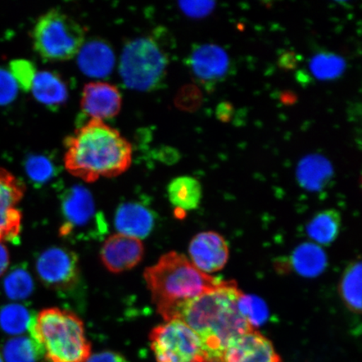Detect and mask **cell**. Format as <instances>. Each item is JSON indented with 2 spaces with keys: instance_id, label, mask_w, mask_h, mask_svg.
<instances>
[{
  "instance_id": "cell-6",
  "label": "cell",
  "mask_w": 362,
  "mask_h": 362,
  "mask_svg": "<svg viewBox=\"0 0 362 362\" xmlns=\"http://www.w3.org/2000/svg\"><path fill=\"white\" fill-rule=\"evenodd\" d=\"M35 51L45 60H70L85 43V30L78 22L57 10L45 13L33 30Z\"/></svg>"
},
{
  "instance_id": "cell-24",
  "label": "cell",
  "mask_w": 362,
  "mask_h": 362,
  "mask_svg": "<svg viewBox=\"0 0 362 362\" xmlns=\"http://www.w3.org/2000/svg\"><path fill=\"white\" fill-rule=\"evenodd\" d=\"M346 62L341 57L332 53L317 54L311 59L310 68L317 79L334 80L346 70Z\"/></svg>"
},
{
  "instance_id": "cell-22",
  "label": "cell",
  "mask_w": 362,
  "mask_h": 362,
  "mask_svg": "<svg viewBox=\"0 0 362 362\" xmlns=\"http://www.w3.org/2000/svg\"><path fill=\"white\" fill-rule=\"evenodd\" d=\"M341 228V214L337 210L320 211L306 226L308 236L317 245L328 246L336 241Z\"/></svg>"
},
{
  "instance_id": "cell-23",
  "label": "cell",
  "mask_w": 362,
  "mask_h": 362,
  "mask_svg": "<svg viewBox=\"0 0 362 362\" xmlns=\"http://www.w3.org/2000/svg\"><path fill=\"white\" fill-rule=\"evenodd\" d=\"M361 262L356 261L344 272L339 291L344 304L352 313L361 312Z\"/></svg>"
},
{
  "instance_id": "cell-38",
  "label": "cell",
  "mask_w": 362,
  "mask_h": 362,
  "mask_svg": "<svg viewBox=\"0 0 362 362\" xmlns=\"http://www.w3.org/2000/svg\"><path fill=\"white\" fill-rule=\"evenodd\" d=\"M0 362H4L1 353H0Z\"/></svg>"
},
{
  "instance_id": "cell-36",
  "label": "cell",
  "mask_w": 362,
  "mask_h": 362,
  "mask_svg": "<svg viewBox=\"0 0 362 362\" xmlns=\"http://www.w3.org/2000/svg\"><path fill=\"white\" fill-rule=\"evenodd\" d=\"M8 265H10V253L4 243H0V276L6 273Z\"/></svg>"
},
{
  "instance_id": "cell-3",
  "label": "cell",
  "mask_w": 362,
  "mask_h": 362,
  "mask_svg": "<svg viewBox=\"0 0 362 362\" xmlns=\"http://www.w3.org/2000/svg\"><path fill=\"white\" fill-rule=\"evenodd\" d=\"M144 276L158 314L165 321L179 305L228 283L202 273L177 252L163 255Z\"/></svg>"
},
{
  "instance_id": "cell-25",
  "label": "cell",
  "mask_w": 362,
  "mask_h": 362,
  "mask_svg": "<svg viewBox=\"0 0 362 362\" xmlns=\"http://www.w3.org/2000/svg\"><path fill=\"white\" fill-rule=\"evenodd\" d=\"M30 320L29 311L21 305H8L0 311V327L12 336L24 333L29 328Z\"/></svg>"
},
{
  "instance_id": "cell-10",
  "label": "cell",
  "mask_w": 362,
  "mask_h": 362,
  "mask_svg": "<svg viewBox=\"0 0 362 362\" xmlns=\"http://www.w3.org/2000/svg\"><path fill=\"white\" fill-rule=\"evenodd\" d=\"M25 192L21 180L0 168V243L15 242L20 237L22 214L17 206Z\"/></svg>"
},
{
  "instance_id": "cell-29",
  "label": "cell",
  "mask_w": 362,
  "mask_h": 362,
  "mask_svg": "<svg viewBox=\"0 0 362 362\" xmlns=\"http://www.w3.org/2000/svg\"><path fill=\"white\" fill-rule=\"evenodd\" d=\"M26 173L35 183L42 184L51 180L55 175V165L44 156L28 158L25 165Z\"/></svg>"
},
{
  "instance_id": "cell-8",
  "label": "cell",
  "mask_w": 362,
  "mask_h": 362,
  "mask_svg": "<svg viewBox=\"0 0 362 362\" xmlns=\"http://www.w3.org/2000/svg\"><path fill=\"white\" fill-rule=\"evenodd\" d=\"M62 211L64 218L60 228L62 237L84 234L96 237L107 232L105 221L97 211L92 194L81 185H74L63 193Z\"/></svg>"
},
{
  "instance_id": "cell-30",
  "label": "cell",
  "mask_w": 362,
  "mask_h": 362,
  "mask_svg": "<svg viewBox=\"0 0 362 362\" xmlns=\"http://www.w3.org/2000/svg\"><path fill=\"white\" fill-rule=\"evenodd\" d=\"M11 74L23 89L30 90L36 74L33 63L23 60L13 62Z\"/></svg>"
},
{
  "instance_id": "cell-13",
  "label": "cell",
  "mask_w": 362,
  "mask_h": 362,
  "mask_svg": "<svg viewBox=\"0 0 362 362\" xmlns=\"http://www.w3.org/2000/svg\"><path fill=\"white\" fill-rule=\"evenodd\" d=\"M144 253L141 240L117 233L112 235L103 243L101 259L108 270L119 274L137 266Z\"/></svg>"
},
{
  "instance_id": "cell-31",
  "label": "cell",
  "mask_w": 362,
  "mask_h": 362,
  "mask_svg": "<svg viewBox=\"0 0 362 362\" xmlns=\"http://www.w3.org/2000/svg\"><path fill=\"white\" fill-rule=\"evenodd\" d=\"M18 84L11 72L0 70V104L10 103L16 98Z\"/></svg>"
},
{
  "instance_id": "cell-21",
  "label": "cell",
  "mask_w": 362,
  "mask_h": 362,
  "mask_svg": "<svg viewBox=\"0 0 362 362\" xmlns=\"http://www.w3.org/2000/svg\"><path fill=\"white\" fill-rule=\"evenodd\" d=\"M168 197L172 205L180 211L197 209L202 201V185L191 176H180L169 184Z\"/></svg>"
},
{
  "instance_id": "cell-4",
  "label": "cell",
  "mask_w": 362,
  "mask_h": 362,
  "mask_svg": "<svg viewBox=\"0 0 362 362\" xmlns=\"http://www.w3.org/2000/svg\"><path fill=\"white\" fill-rule=\"evenodd\" d=\"M31 341L47 362H88L92 347L83 321L70 311L49 308L31 318Z\"/></svg>"
},
{
  "instance_id": "cell-26",
  "label": "cell",
  "mask_w": 362,
  "mask_h": 362,
  "mask_svg": "<svg viewBox=\"0 0 362 362\" xmlns=\"http://www.w3.org/2000/svg\"><path fill=\"white\" fill-rule=\"evenodd\" d=\"M238 305L240 313L253 329L260 327L269 318L268 307L259 297L243 293Z\"/></svg>"
},
{
  "instance_id": "cell-16",
  "label": "cell",
  "mask_w": 362,
  "mask_h": 362,
  "mask_svg": "<svg viewBox=\"0 0 362 362\" xmlns=\"http://www.w3.org/2000/svg\"><path fill=\"white\" fill-rule=\"evenodd\" d=\"M153 211L139 202H126L117 208L115 226L120 234L137 239L146 238L155 226Z\"/></svg>"
},
{
  "instance_id": "cell-19",
  "label": "cell",
  "mask_w": 362,
  "mask_h": 362,
  "mask_svg": "<svg viewBox=\"0 0 362 362\" xmlns=\"http://www.w3.org/2000/svg\"><path fill=\"white\" fill-rule=\"evenodd\" d=\"M30 90L36 100L51 108L61 107L68 98L65 81L49 71L36 72Z\"/></svg>"
},
{
  "instance_id": "cell-34",
  "label": "cell",
  "mask_w": 362,
  "mask_h": 362,
  "mask_svg": "<svg viewBox=\"0 0 362 362\" xmlns=\"http://www.w3.org/2000/svg\"><path fill=\"white\" fill-rule=\"evenodd\" d=\"M235 110L232 103L223 102L218 104L216 110V115L223 123H229L234 115Z\"/></svg>"
},
{
  "instance_id": "cell-28",
  "label": "cell",
  "mask_w": 362,
  "mask_h": 362,
  "mask_svg": "<svg viewBox=\"0 0 362 362\" xmlns=\"http://www.w3.org/2000/svg\"><path fill=\"white\" fill-rule=\"evenodd\" d=\"M36 354L37 351L31 339L16 337L6 343L3 358L6 362H34Z\"/></svg>"
},
{
  "instance_id": "cell-37",
  "label": "cell",
  "mask_w": 362,
  "mask_h": 362,
  "mask_svg": "<svg viewBox=\"0 0 362 362\" xmlns=\"http://www.w3.org/2000/svg\"><path fill=\"white\" fill-rule=\"evenodd\" d=\"M282 101L284 103H286L287 104H291L296 101V97L293 96L291 93H284L283 94Z\"/></svg>"
},
{
  "instance_id": "cell-9",
  "label": "cell",
  "mask_w": 362,
  "mask_h": 362,
  "mask_svg": "<svg viewBox=\"0 0 362 362\" xmlns=\"http://www.w3.org/2000/svg\"><path fill=\"white\" fill-rule=\"evenodd\" d=\"M36 271L45 286L57 291H70L80 280L78 257L66 248L43 252L36 262Z\"/></svg>"
},
{
  "instance_id": "cell-1",
  "label": "cell",
  "mask_w": 362,
  "mask_h": 362,
  "mask_svg": "<svg viewBox=\"0 0 362 362\" xmlns=\"http://www.w3.org/2000/svg\"><path fill=\"white\" fill-rule=\"evenodd\" d=\"M242 294L236 283L228 281L179 305L168 320L183 321L201 339L208 361L221 362L233 339L255 329L240 313L238 303Z\"/></svg>"
},
{
  "instance_id": "cell-35",
  "label": "cell",
  "mask_w": 362,
  "mask_h": 362,
  "mask_svg": "<svg viewBox=\"0 0 362 362\" xmlns=\"http://www.w3.org/2000/svg\"><path fill=\"white\" fill-rule=\"evenodd\" d=\"M279 65L284 69L292 70L297 65L296 56L293 53H284L279 59Z\"/></svg>"
},
{
  "instance_id": "cell-20",
  "label": "cell",
  "mask_w": 362,
  "mask_h": 362,
  "mask_svg": "<svg viewBox=\"0 0 362 362\" xmlns=\"http://www.w3.org/2000/svg\"><path fill=\"white\" fill-rule=\"evenodd\" d=\"M291 262L298 274L312 278L323 273L327 266V257L317 244L305 243L294 250Z\"/></svg>"
},
{
  "instance_id": "cell-2",
  "label": "cell",
  "mask_w": 362,
  "mask_h": 362,
  "mask_svg": "<svg viewBox=\"0 0 362 362\" xmlns=\"http://www.w3.org/2000/svg\"><path fill=\"white\" fill-rule=\"evenodd\" d=\"M64 164L70 174L86 182L124 173L133 148L119 131L103 121L90 119L65 141Z\"/></svg>"
},
{
  "instance_id": "cell-27",
  "label": "cell",
  "mask_w": 362,
  "mask_h": 362,
  "mask_svg": "<svg viewBox=\"0 0 362 362\" xmlns=\"http://www.w3.org/2000/svg\"><path fill=\"white\" fill-rule=\"evenodd\" d=\"M33 278L28 272L23 269L13 270L4 280V291L12 300H24L33 293Z\"/></svg>"
},
{
  "instance_id": "cell-12",
  "label": "cell",
  "mask_w": 362,
  "mask_h": 362,
  "mask_svg": "<svg viewBox=\"0 0 362 362\" xmlns=\"http://www.w3.org/2000/svg\"><path fill=\"white\" fill-rule=\"evenodd\" d=\"M221 362H282L269 339L255 329L233 339Z\"/></svg>"
},
{
  "instance_id": "cell-17",
  "label": "cell",
  "mask_w": 362,
  "mask_h": 362,
  "mask_svg": "<svg viewBox=\"0 0 362 362\" xmlns=\"http://www.w3.org/2000/svg\"><path fill=\"white\" fill-rule=\"evenodd\" d=\"M76 56L80 70L90 78H106L115 65V53L110 45L101 40L84 43Z\"/></svg>"
},
{
  "instance_id": "cell-11",
  "label": "cell",
  "mask_w": 362,
  "mask_h": 362,
  "mask_svg": "<svg viewBox=\"0 0 362 362\" xmlns=\"http://www.w3.org/2000/svg\"><path fill=\"white\" fill-rule=\"evenodd\" d=\"M192 264L204 274L216 273L224 268L229 259V247L226 239L215 232H204L189 243Z\"/></svg>"
},
{
  "instance_id": "cell-5",
  "label": "cell",
  "mask_w": 362,
  "mask_h": 362,
  "mask_svg": "<svg viewBox=\"0 0 362 362\" xmlns=\"http://www.w3.org/2000/svg\"><path fill=\"white\" fill-rule=\"evenodd\" d=\"M168 57L153 37L131 40L123 49L119 74L130 89L147 92L155 89L164 79Z\"/></svg>"
},
{
  "instance_id": "cell-18",
  "label": "cell",
  "mask_w": 362,
  "mask_h": 362,
  "mask_svg": "<svg viewBox=\"0 0 362 362\" xmlns=\"http://www.w3.org/2000/svg\"><path fill=\"white\" fill-rule=\"evenodd\" d=\"M296 174L303 188L310 192H320L332 180L334 171L327 158L312 155L303 158L298 165Z\"/></svg>"
},
{
  "instance_id": "cell-14",
  "label": "cell",
  "mask_w": 362,
  "mask_h": 362,
  "mask_svg": "<svg viewBox=\"0 0 362 362\" xmlns=\"http://www.w3.org/2000/svg\"><path fill=\"white\" fill-rule=\"evenodd\" d=\"M122 102V95L115 86L95 81L85 86L81 107L90 119L103 121L119 115Z\"/></svg>"
},
{
  "instance_id": "cell-33",
  "label": "cell",
  "mask_w": 362,
  "mask_h": 362,
  "mask_svg": "<svg viewBox=\"0 0 362 362\" xmlns=\"http://www.w3.org/2000/svg\"><path fill=\"white\" fill-rule=\"evenodd\" d=\"M88 362H127L123 356L113 351H103L90 356Z\"/></svg>"
},
{
  "instance_id": "cell-15",
  "label": "cell",
  "mask_w": 362,
  "mask_h": 362,
  "mask_svg": "<svg viewBox=\"0 0 362 362\" xmlns=\"http://www.w3.org/2000/svg\"><path fill=\"white\" fill-rule=\"evenodd\" d=\"M229 64L228 53L214 44L194 48L189 58V66L194 75L204 83L223 79L228 74Z\"/></svg>"
},
{
  "instance_id": "cell-32",
  "label": "cell",
  "mask_w": 362,
  "mask_h": 362,
  "mask_svg": "<svg viewBox=\"0 0 362 362\" xmlns=\"http://www.w3.org/2000/svg\"><path fill=\"white\" fill-rule=\"evenodd\" d=\"M181 10L189 16L201 18L208 15L214 8V2H181Z\"/></svg>"
},
{
  "instance_id": "cell-7",
  "label": "cell",
  "mask_w": 362,
  "mask_h": 362,
  "mask_svg": "<svg viewBox=\"0 0 362 362\" xmlns=\"http://www.w3.org/2000/svg\"><path fill=\"white\" fill-rule=\"evenodd\" d=\"M157 362H209L201 339L183 321L171 320L149 334Z\"/></svg>"
}]
</instances>
